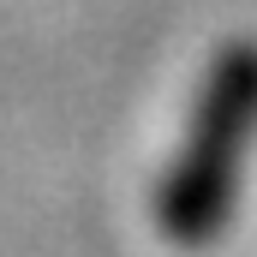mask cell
Segmentation results:
<instances>
[{
	"mask_svg": "<svg viewBox=\"0 0 257 257\" xmlns=\"http://www.w3.org/2000/svg\"><path fill=\"white\" fill-rule=\"evenodd\" d=\"M257 150V36L227 42L203 66L186 138L156 186V233L174 251H209L239 203L245 156Z\"/></svg>",
	"mask_w": 257,
	"mask_h": 257,
	"instance_id": "obj_1",
	"label": "cell"
}]
</instances>
